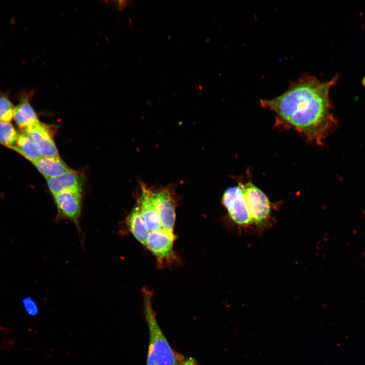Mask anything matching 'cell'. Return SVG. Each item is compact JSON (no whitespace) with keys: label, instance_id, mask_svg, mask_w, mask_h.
I'll use <instances>...</instances> for the list:
<instances>
[{"label":"cell","instance_id":"6da1fadb","mask_svg":"<svg viewBox=\"0 0 365 365\" xmlns=\"http://www.w3.org/2000/svg\"><path fill=\"white\" fill-rule=\"evenodd\" d=\"M327 81L304 75L291 82L282 94L261 99L260 105L273 111L282 122L291 126L309 141L320 145L336 125L330 96L338 80Z\"/></svg>","mask_w":365,"mask_h":365},{"label":"cell","instance_id":"7a4b0ae2","mask_svg":"<svg viewBox=\"0 0 365 365\" xmlns=\"http://www.w3.org/2000/svg\"><path fill=\"white\" fill-rule=\"evenodd\" d=\"M143 292L144 317L149 330L146 365H196L194 359L180 356L171 348L157 321L150 293Z\"/></svg>","mask_w":365,"mask_h":365},{"label":"cell","instance_id":"3957f363","mask_svg":"<svg viewBox=\"0 0 365 365\" xmlns=\"http://www.w3.org/2000/svg\"><path fill=\"white\" fill-rule=\"evenodd\" d=\"M245 200L252 223L263 225L268 218L270 202L267 195L252 182L243 184Z\"/></svg>","mask_w":365,"mask_h":365},{"label":"cell","instance_id":"277c9868","mask_svg":"<svg viewBox=\"0 0 365 365\" xmlns=\"http://www.w3.org/2000/svg\"><path fill=\"white\" fill-rule=\"evenodd\" d=\"M223 203L233 221L240 226L252 223L245 200L243 184L229 188L224 192Z\"/></svg>","mask_w":365,"mask_h":365},{"label":"cell","instance_id":"5b68a950","mask_svg":"<svg viewBox=\"0 0 365 365\" xmlns=\"http://www.w3.org/2000/svg\"><path fill=\"white\" fill-rule=\"evenodd\" d=\"M33 94L32 90H22L17 93L18 102L15 106L13 119L22 130L40 122L31 104Z\"/></svg>","mask_w":365,"mask_h":365},{"label":"cell","instance_id":"8992f818","mask_svg":"<svg viewBox=\"0 0 365 365\" xmlns=\"http://www.w3.org/2000/svg\"><path fill=\"white\" fill-rule=\"evenodd\" d=\"M152 200L159 215L162 229L173 232L175 219L173 199L167 189L152 193Z\"/></svg>","mask_w":365,"mask_h":365},{"label":"cell","instance_id":"52a82bcc","mask_svg":"<svg viewBox=\"0 0 365 365\" xmlns=\"http://www.w3.org/2000/svg\"><path fill=\"white\" fill-rule=\"evenodd\" d=\"M174 240L173 232L161 229L150 232L146 246L159 262H162L173 256Z\"/></svg>","mask_w":365,"mask_h":365},{"label":"cell","instance_id":"ba28073f","mask_svg":"<svg viewBox=\"0 0 365 365\" xmlns=\"http://www.w3.org/2000/svg\"><path fill=\"white\" fill-rule=\"evenodd\" d=\"M81 193L80 191L67 190L54 195L59 213L75 223H78L81 213Z\"/></svg>","mask_w":365,"mask_h":365},{"label":"cell","instance_id":"9c48e42d","mask_svg":"<svg viewBox=\"0 0 365 365\" xmlns=\"http://www.w3.org/2000/svg\"><path fill=\"white\" fill-rule=\"evenodd\" d=\"M32 138L42 156L58 157L54 141L46 127L40 122L24 130Z\"/></svg>","mask_w":365,"mask_h":365},{"label":"cell","instance_id":"30bf717a","mask_svg":"<svg viewBox=\"0 0 365 365\" xmlns=\"http://www.w3.org/2000/svg\"><path fill=\"white\" fill-rule=\"evenodd\" d=\"M46 179L53 196L67 190L82 191L83 181L81 175L70 168L57 176Z\"/></svg>","mask_w":365,"mask_h":365},{"label":"cell","instance_id":"8fae6325","mask_svg":"<svg viewBox=\"0 0 365 365\" xmlns=\"http://www.w3.org/2000/svg\"><path fill=\"white\" fill-rule=\"evenodd\" d=\"M139 200L141 211L150 232L162 229L160 218L152 200V192L145 186H141Z\"/></svg>","mask_w":365,"mask_h":365},{"label":"cell","instance_id":"7c38bea8","mask_svg":"<svg viewBox=\"0 0 365 365\" xmlns=\"http://www.w3.org/2000/svg\"><path fill=\"white\" fill-rule=\"evenodd\" d=\"M127 221L130 231L135 238L146 246L150 232L142 216L139 201L128 215Z\"/></svg>","mask_w":365,"mask_h":365},{"label":"cell","instance_id":"4fadbf2b","mask_svg":"<svg viewBox=\"0 0 365 365\" xmlns=\"http://www.w3.org/2000/svg\"><path fill=\"white\" fill-rule=\"evenodd\" d=\"M33 164L46 179L57 176L69 169L59 156H41Z\"/></svg>","mask_w":365,"mask_h":365},{"label":"cell","instance_id":"5bb4252c","mask_svg":"<svg viewBox=\"0 0 365 365\" xmlns=\"http://www.w3.org/2000/svg\"><path fill=\"white\" fill-rule=\"evenodd\" d=\"M14 150L32 163L42 156L32 138L26 132L22 130L17 131L16 145Z\"/></svg>","mask_w":365,"mask_h":365},{"label":"cell","instance_id":"9a60e30c","mask_svg":"<svg viewBox=\"0 0 365 365\" xmlns=\"http://www.w3.org/2000/svg\"><path fill=\"white\" fill-rule=\"evenodd\" d=\"M17 132L10 122H0V143L14 150Z\"/></svg>","mask_w":365,"mask_h":365},{"label":"cell","instance_id":"2e32d148","mask_svg":"<svg viewBox=\"0 0 365 365\" xmlns=\"http://www.w3.org/2000/svg\"><path fill=\"white\" fill-rule=\"evenodd\" d=\"M15 106L8 90H0V122H10L13 118Z\"/></svg>","mask_w":365,"mask_h":365},{"label":"cell","instance_id":"e0dca14e","mask_svg":"<svg viewBox=\"0 0 365 365\" xmlns=\"http://www.w3.org/2000/svg\"><path fill=\"white\" fill-rule=\"evenodd\" d=\"M25 311L29 315H35L38 312L36 302L30 297L25 298L22 301Z\"/></svg>","mask_w":365,"mask_h":365}]
</instances>
